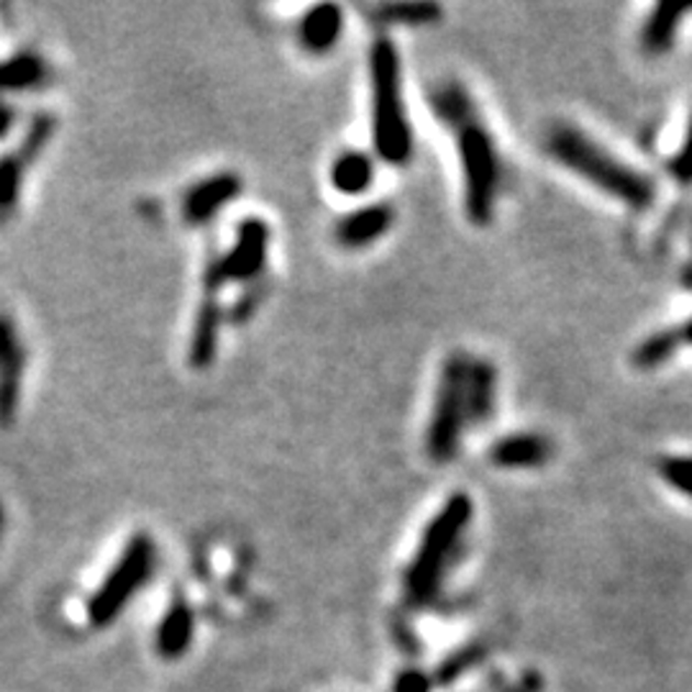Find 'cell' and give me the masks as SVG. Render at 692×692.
Masks as SVG:
<instances>
[{"mask_svg":"<svg viewBox=\"0 0 692 692\" xmlns=\"http://www.w3.org/2000/svg\"><path fill=\"white\" fill-rule=\"evenodd\" d=\"M546 152H549L554 161H559L572 175L582 177L592 188L621 200L628 208H636V211L649 208L654 196H657L651 177L638 172L636 167L618 159L605 146H600L595 138L580 129L569 126V123H559V126L549 129Z\"/></svg>","mask_w":692,"mask_h":692,"instance_id":"obj_1","label":"cell"},{"mask_svg":"<svg viewBox=\"0 0 692 692\" xmlns=\"http://www.w3.org/2000/svg\"><path fill=\"white\" fill-rule=\"evenodd\" d=\"M472 498L454 492L423 531L421 546L411 567L405 569V603L411 607H428L442 592L446 569L457 559L459 544L472 523Z\"/></svg>","mask_w":692,"mask_h":692,"instance_id":"obj_2","label":"cell"},{"mask_svg":"<svg viewBox=\"0 0 692 692\" xmlns=\"http://www.w3.org/2000/svg\"><path fill=\"white\" fill-rule=\"evenodd\" d=\"M372 144L388 165H405L413 154V131L403 98V67L390 38H377L369 52Z\"/></svg>","mask_w":692,"mask_h":692,"instance_id":"obj_3","label":"cell"},{"mask_svg":"<svg viewBox=\"0 0 692 692\" xmlns=\"http://www.w3.org/2000/svg\"><path fill=\"white\" fill-rule=\"evenodd\" d=\"M457 136V154L465 180V213L477 226H488L495 213L500 192V157L495 138L480 115L451 129Z\"/></svg>","mask_w":692,"mask_h":692,"instance_id":"obj_4","label":"cell"},{"mask_svg":"<svg viewBox=\"0 0 692 692\" xmlns=\"http://www.w3.org/2000/svg\"><path fill=\"white\" fill-rule=\"evenodd\" d=\"M154 567H157V549H154L152 538L146 534L131 538L119 561H115V567L100 582L96 595L90 598L88 621L92 626H111L123 607L129 605V600L149 582Z\"/></svg>","mask_w":692,"mask_h":692,"instance_id":"obj_5","label":"cell"},{"mask_svg":"<svg viewBox=\"0 0 692 692\" xmlns=\"http://www.w3.org/2000/svg\"><path fill=\"white\" fill-rule=\"evenodd\" d=\"M465 354H449L438 372L436 398L431 408L428 431H426V454L438 465H446L457 457L461 434H465L467 408H465Z\"/></svg>","mask_w":692,"mask_h":692,"instance_id":"obj_6","label":"cell"},{"mask_svg":"<svg viewBox=\"0 0 692 692\" xmlns=\"http://www.w3.org/2000/svg\"><path fill=\"white\" fill-rule=\"evenodd\" d=\"M267 244L269 231L265 221H244L234 249L219 259V265H213L211 272H208V290H215V284L226 280H249V277L259 275L267 259Z\"/></svg>","mask_w":692,"mask_h":692,"instance_id":"obj_7","label":"cell"},{"mask_svg":"<svg viewBox=\"0 0 692 692\" xmlns=\"http://www.w3.org/2000/svg\"><path fill=\"white\" fill-rule=\"evenodd\" d=\"M52 129H54L52 119H36L31 123L29 134L23 136L19 149L5 154V157L0 159V215L13 213L15 200L21 196L23 175H26L31 161L36 159V154L44 149Z\"/></svg>","mask_w":692,"mask_h":692,"instance_id":"obj_8","label":"cell"},{"mask_svg":"<svg viewBox=\"0 0 692 692\" xmlns=\"http://www.w3.org/2000/svg\"><path fill=\"white\" fill-rule=\"evenodd\" d=\"M395 223V211L388 203H372L359 211H351L336 223V242L344 249H365V246L380 242Z\"/></svg>","mask_w":692,"mask_h":692,"instance_id":"obj_9","label":"cell"},{"mask_svg":"<svg viewBox=\"0 0 692 692\" xmlns=\"http://www.w3.org/2000/svg\"><path fill=\"white\" fill-rule=\"evenodd\" d=\"M23 375V346L11 319L0 315V423H8L19 403Z\"/></svg>","mask_w":692,"mask_h":692,"instance_id":"obj_10","label":"cell"},{"mask_svg":"<svg viewBox=\"0 0 692 692\" xmlns=\"http://www.w3.org/2000/svg\"><path fill=\"white\" fill-rule=\"evenodd\" d=\"M498 403V369L488 359H467L465 408L467 423H488Z\"/></svg>","mask_w":692,"mask_h":692,"instance_id":"obj_11","label":"cell"},{"mask_svg":"<svg viewBox=\"0 0 692 692\" xmlns=\"http://www.w3.org/2000/svg\"><path fill=\"white\" fill-rule=\"evenodd\" d=\"M554 446L542 434H511L490 446V461L500 469H534L551 459Z\"/></svg>","mask_w":692,"mask_h":692,"instance_id":"obj_12","label":"cell"},{"mask_svg":"<svg viewBox=\"0 0 692 692\" xmlns=\"http://www.w3.org/2000/svg\"><path fill=\"white\" fill-rule=\"evenodd\" d=\"M238 190H242V182H238L236 175L221 172L208 177V180L198 182L196 188H190L188 196H185V219L190 223L211 221L215 213L223 211V205H226L231 198L238 196Z\"/></svg>","mask_w":692,"mask_h":692,"instance_id":"obj_13","label":"cell"},{"mask_svg":"<svg viewBox=\"0 0 692 692\" xmlns=\"http://www.w3.org/2000/svg\"><path fill=\"white\" fill-rule=\"evenodd\" d=\"M344 31V13L338 5L323 3L311 8L300 21V44L311 54H326L334 49Z\"/></svg>","mask_w":692,"mask_h":692,"instance_id":"obj_14","label":"cell"},{"mask_svg":"<svg viewBox=\"0 0 692 692\" xmlns=\"http://www.w3.org/2000/svg\"><path fill=\"white\" fill-rule=\"evenodd\" d=\"M692 13V3H659L654 5L641 29V46L649 54H667L674 46L684 15Z\"/></svg>","mask_w":692,"mask_h":692,"instance_id":"obj_15","label":"cell"},{"mask_svg":"<svg viewBox=\"0 0 692 692\" xmlns=\"http://www.w3.org/2000/svg\"><path fill=\"white\" fill-rule=\"evenodd\" d=\"M192 630H196V615L185 603H172V607L165 613L157 628V651L165 659H180L192 641Z\"/></svg>","mask_w":692,"mask_h":692,"instance_id":"obj_16","label":"cell"},{"mask_svg":"<svg viewBox=\"0 0 692 692\" xmlns=\"http://www.w3.org/2000/svg\"><path fill=\"white\" fill-rule=\"evenodd\" d=\"M331 185L344 196H361L375 180V165L365 152H344L331 165Z\"/></svg>","mask_w":692,"mask_h":692,"instance_id":"obj_17","label":"cell"},{"mask_svg":"<svg viewBox=\"0 0 692 692\" xmlns=\"http://www.w3.org/2000/svg\"><path fill=\"white\" fill-rule=\"evenodd\" d=\"M428 105H431V111H434L436 119L449 129H457V126H461V123L475 119L477 115L475 100L469 98L467 88L465 85L454 82V80L438 85V88L431 92Z\"/></svg>","mask_w":692,"mask_h":692,"instance_id":"obj_18","label":"cell"},{"mask_svg":"<svg viewBox=\"0 0 692 692\" xmlns=\"http://www.w3.org/2000/svg\"><path fill=\"white\" fill-rule=\"evenodd\" d=\"M49 75L44 59L36 54H19V57L0 62V90H31L42 85Z\"/></svg>","mask_w":692,"mask_h":692,"instance_id":"obj_19","label":"cell"},{"mask_svg":"<svg viewBox=\"0 0 692 692\" xmlns=\"http://www.w3.org/2000/svg\"><path fill=\"white\" fill-rule=\"evenodd\" d=\"M215 342H219V305L215 300L208 298L200 315L196 321V331H192V344H190V357L196 365L205 367L213 359Z\"/></svg>","mask_w":692,"mask_h":692,"instance_id":"obj_20","label":"cell"},{"mask_svg":"<svg viewBox=\"0 0 692 692\" xmlns=\"http://www.w3.org/2000/svg\"><path fill=\"white\" fill-rule=\"evenodd\" d=\"M680 344H682L680 331H672V328L657 331V334H651L649 338H644V342L636 346L634 361L641 369L661 367V365H665V361H669V359L674 357L677 349H680Z\"/></svg>","mask_w":692,"mask_h":692,"instance_id":"obj_21","label":"cell"},{"mask_svg":"<svg viewBox=\"0 0 692 692\" xmlns=\"http://www.w3.org/2000/svg\"><path fill=\"white\" fill-rule=\"evenodd\" d=\"M442 13L436 3H392L380 8L382 21L395 23V26H431L438 23Z\"/></svg>","mask_w":692,"mask_h":692,"instance_id":"obj_22","label":"cell"},{"mask_svg":"<svg viewBox=\"0 0 692 692\" xmlns=\"http://www.w3.org/2000/svg\"><path fill=\"white\" fill-rule=\"evenodd\" d=\"M482 659H484V646L482 644H469L461 651L451 654V657L436 669V677L431 682H436V684H442V688H446V684L457 682L461 674L469 672V669H472L477 661H482Z\"/></svg>","mask_w":692,"mask_h":692,"instance_id":"obj_23","label":"cell"},{"mask_svg":"<svg viewBox=\"0 0 692 692\" xmlns=\"http://www.w3.org/2000/svg\"><path fill=\"white\" fill-rule=\"evenodd\" d=\"M659 475L669 488L692 498V457H665L659 461Z\"/></svg>","mask_w":692,"mask_h":692,"instance_id":"obj_24","label":"cell"},{"mask_svg":"<svg viewBox=\"0 0 692 692\" xmlns=\"http://www.w3.org/2000/svg\"><path fill=\"white\" fill-rule=\"evenodd\" d=\"M669 169H672V175L680 182H692V121H690L688 136H684L682 146L677 149V154L672 157V165H669Z\"/></svg>","mask_w":692,"mask_h":692,"instance_id":"obj_25","label":"cell"},{"mask_svg":"<svg viewBox=\"0 0 692 692\" xmlns=\"http://www.w3.org/2000/svg\"><path fill=\"white\" fill-rule=\"evenodd\" d=\"M431 677L418 672V669H405V672L398 674L395 684H392V692H431Z\"/></svg>","mask_w":692,"mask_h":692,"instance_id":"obj_26","label":"cell"},{"mask_svg":"<svg viewBox=\"0 0 692 692\" xmlns=\"http://www.w3.org/2000/svg\"><path fill=\"white\" fill-rule=\"evenodd\" d=\"M544 690V677L538 672H526L521 677L513 688H507L505 692H542Z\"/></svg>","mask_w":692,"mask_h":692,"instance_id":"obj_27","label":"cell"},{"mask_svg":"<svg viewBox=\"0 0 692 692\" xmlns=\"http://www.w3.org/2000/svg\"><path fill=\"white\" fill-rule=\"evenodd\" d=\"M680 336H682V342H688L692 346V319L684 323L682 331H680Z\"/></svg>","mask_w":692,"mask_h":692,"instance_id":"obj_28","label":"cell"}]
</instances>
